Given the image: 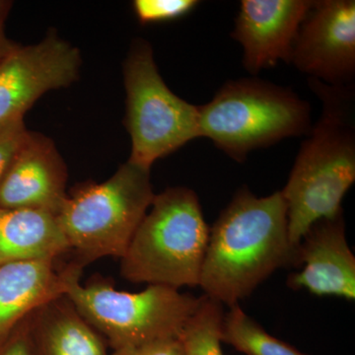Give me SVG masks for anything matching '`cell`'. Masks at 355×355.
I'll return each instance as SVG.
<instances>
[{"mask_svg":"<svg viewBox=\"0 0 355 355\" xmlns=\"http://www.w3.org/2000/svg\"><path fill=\"white\" fill-rule=\"evenodd\" d=\"M288 268H299L298 247L289 240L282 191L258 198L243 187L210 227L198 286L230 308Z\"/></svg>","mask_w":355,"mask_h":355,"instance_id":"cell-1","label":"cell"},{"mask_svg":"<svg viewBox=\"0 0 355 355\" xmlns=\"http://www.w3.org/2000/svg\"><path fill=\"white\" fill-rule=\"evenodd\" d=\"M322 113L301 144L282 191L289 240L298 247L315 222L343 214L342 202L355 181L354 85L331 86L309 79Z\"/></svg>","mask_w":355,"mask_h":355,"instance_id":"cell-2","label":"cell"},{"mask_svg":"<svg viewBox=\"0 0 355 355\" xmlns=\"http://www.w3.org/2000/svg\"><path fill=\"white\" fill-rule=\"evenodd\" d=\"M209 231L195 191L166 189L154 197L121 259V277L178 291L198 286Z\"/></svg>","mask_w":355,"mask_h":355,"instance_id":"cell-3","label":"cell"},{"mask_svg":"<svg viewBox=\"0 0 355 355\" xmlns=\"http://www.w3.org/2000/svg\"><path fill=\"white\" fill-rule=\"evenodd\" d=\"M200 110V139L238 163L257 149L312 128L309 103L291 89L257 77L228 81Z\"/></svg>","mask_w":355,"mask_h":355,"instance_id":"cell-4","label":"cell"},{"mask_svg":"<svg viewBox=\"0 0 355 355\" xmlns=\"http://www.w3.org/2000/svg\"><path fill=\"white\" fill-rule=\"evenodd\" d=\"M83 270L74 261L64 266V296L114 352L179 338L202 300L163 286H148L137 293L116 291L99 277L83 286Z\"/></svg>","mask_w":355,"mask_h":355,"instance_id":"cell-5","label":"cell"},{"mask_svg":"<svg viewBox=\"0 0 355 355\" xmlns=\"http://www.w3.org/2000/svg\"><path fill=\"white\" fill-rule=\"evenodd\" d=\"M155 197L150 170L125 162L104 183L74 187L57 218L79 266L121 259Z\"/></svg>","mask_w":355,"mask_h":355,"instance_id":"cell-6","label":"cell"},{"mask_svg":"<svg viewBox=\"0 0 355 355\" xmlns=\"http://www.w3.org/2000/svg\"><path fill=\"white\" fill-rule=\"evenodd\" d=\"M127 116L132 139L128 162L144 169L187 144L200 139V110L170 90L159 73L153 48L132 44L123 67Z\"/></svg>","mask_w":355,"mask_h":355,"instance_id":"cell-7","label":"cell"},{"mask_svg":"<svg viewBox=\"0 0 355 355\" xmlns=\"http://www.w3.org/2000/svg\"><path fill=\"white\" fill-rule=\"evenodd\" d=\"M81 55L55 33L38 44H17L0 60V125L24 118L41 96L76 83Z\"/></svg>","mask_w":355,"mask_h":355,"instance_id":"cell-8","label":"cell"},{"mask_svg":"<svg viewBox=\"0 0 355 355\" xmlns=\"http://www.w3.org/2000/svg\"><path fill=\"white\" fill-rule=\"evenodd\" d=\"M291 64L309 79L354 85V0H314L299 28Z\"/></svg>","mask_w":355,"mask_h":355,"instance_id":"cell-9","label":"cell"},{"mask_svg":"<svg viewBox=\"0 0 355 355\" xmlns=\"http://www.w3.org/2000/svg\"><path fill=\"white\" fill-rule=\"evenodd\" d=\"M67 184V165L53 140L29 132L0 181V209L58 216L69 196Z\"/></svg>","mask_w":355,"mask_h":355,"instance_id":"cell-10","label":"cell"},{"mask_svg":"<svg viewBox=\"0 0 355 355\" xmlns=\"http://www.w3.org/2000/svg\"><path fill=\"white\" fill-rule=\"evenodd\" d=\"M314 0H243L231 37L241 44L243 65L258 74L291 64L294 42Z\"/></svg>","mask_w":355,"mask_h":355,"instance_id":"cell-11","label":"cell"},{"mask_svg":"<svg viewBox=\"0 0 355 355\" xmlns=\"http://www.w3.org/2000/svg\"><path fill=\"white\" fill-rule=\"evenodd\" d=\"M300 272L287 286L317 296L355 299V258L347 244L343 214L323 218L308 229L298 245Z\"/></svg>","mask_w":355,"mask_h":355,"instance_id":"cell-12","label":"cell"},{"mask_svg":"<svg viewBox=\"0 0 355 355\" xmlns=\"http://www.w3.org/2000/svg\"><path fill=\"white\" fill-rule=\"evenodd\" d=\"M64 268L55 261H16L0 266V345L40 307L64 295Z\"/></svg>","mask_w":355,"mask_h":355,"instance_id":"cell-13","label":"cell"},{"mask_svg":"<svg viewBox=\"0 0 355 355\" xmlns=\"http://www.w3.org/2000/svg\"><path fill=\"white\" fill-rule=\"evenodd\" d=\"M69 251L57 216L41 210L0 209V266L57 261Z\"/></svg>","mask_w":355,"mask_h":355,"instance_id":"cell-14","label":"cell"},{"mask_svg":"<svg viewBox=\"0 0 355 355\" xmlns=\"http://www.w3.org/2000/svg\"><path fill=\"white\" fill-rule=\"evenodd\" d=\"M30 333L36 355H110L103 336L64 295L30 315Z\"/></svg>","mask_w":355,"mask_h":355,"instance_id":"cell-15","label":"cell"},{"mask_svg":"<svg viewBox=\"0 0 355 355\" xmlns=\"http://www.w3.org/2000/svg\"><path fill=\"white\" fill-rule=\"evenodd\" d=\"M221 342L246 355H307L268 333L239 304L224 313Z\"/></svg>","mask_w":355,"mask_h":355,"instance_id":"cell-16","label":"cell"},{"mask_svg":"<svg viewBox=\"0 0 355 355\" xmlns=\"http://www.w3.org/2000/svg\"><path fill=\"white\" fill-rule=\"evenodd\" d=\"M223 305L209 296L202 302L182 331L184 355H223L221 349V326Z\"/></svg>","mask_w":355,"mask_h":355,"instance_id":"cell-17","label":"cell"},{"mask_svg":"<svg viewBox=\"0 0 355 355\" xmlns=\"http://www.w3.org/2000/svg\"><path fill=\"white\" fill-rule=\"evenodd\" d=\"M200 4L197 0H135L133 10L142 24L183 17Z\"/></svg>","mask_w":355,"mask_h":355,"instance_id":"cell-18","label":"cell"},{"mask_svg":"<svg viewBox=\"0 0 355 355\" xmlns=\"http://www.w3.org/2000/svg\"><path fill=\"white\" fill-rule=\"evenodd\" d=\"M28 132L29 130L26 128L24 118L15 119L0 125V181L24 142Z\"/></svg>","mask_w":355,"mask_h":355,"instance_id":"cell-19","label":"cell"},{"mask_svg":"<svg viewBox=\"0 0 355 355\" xmlns=\"http://www.w3.org/2000/svg\"><path fill=\"white\" fill-rule=\"evenodd\" d=\"M110 355H184V352L179 336L154 340L139 347L114 350Z\"/></svg>","mask_w":355,"mask_h":355,"instance_id":"cell-20","label":"cell"},{"mask_svg":"<svg viewBox=\"0 0 355 355\" xmlns=\"http://www.w3.org/2000/svg\"><path fill=\"white\" fill-rule=\"evenodd\" d=\"M0 355H36L30 333V315L0 345Z\"/></svg>","mask_w":355,"mask_h":355,"instance_id":"cell-21","label":"cell"},{"mask_svg":"<svg viewBox=\"0 0 355 355\" xmlns=\"http://www.w3.org/2000/svg\"><path fill=\"white\" fill-rule=\"evenodd\" d=\"M17 44L13 43L11 40L7 38L4 32V26H0V60L13 50Z\"/></svg>","mask_w":355,"mask_h":355,"instance_id":"cell-22","label":"cell"},{"mask_svg":"<svg viewBox=\"0 0 355 355\" xmlns=\"http://www.w3.org/2000/svg\"><path fill=\"white\" fill-rule=\"evenodd\" d=\"M11 7H12V1L0 0V26H4V21H6Z\"/></svg>","mask_w":355,"mask_h":355,"instance_id":"cell-23","label":"cell"}]
</instances>
